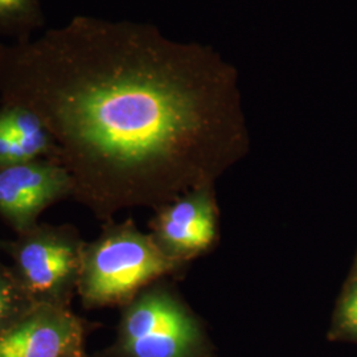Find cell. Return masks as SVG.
<instances>
[{
	"instance_id": "obj_6",
	"label": "cell",
	"mask_w": 357,
	"mask_h": 357,
	"mask_svg": "<svg viewBox=\"0 0 357 357\" xmlns=\"http://www.w3.org/2000/svg\"><path fill=\"white\" fill-rule=\"evenodd\" d=\"M79 342L76 321L61 311L43 310L0 333V357H69Z\"/></svg>"
},
{
	"instance_id": "obj_3",
	"label": "cell",
	"mask_w": 357,
	"mask_h": 357,
	"mask_svg": "<svg viewBox=\"0 0 357 357\" xmlns=\"http://www.w3.org/2000/svg\"><path fill=\"white\" fill-rule=\"evenodd\" d=\"M202 340L191 312L160 290L139 298L122 324V349L128 357H195Z\"/></svg>"
},
{
	"instance_id": "obj_2",
	"label": "cell",
	"mask_w": 357,
	"mask_h": 357,
	"mask_svg": "<svg viewBox=\"0 0 357 357\" xmlns=\"http://www.w3.org/2000/svg\"><path fill=\"white\" fill-rule=\"evenodd\" d=\"M181 266L153 240L131 228L115 230L86 258L82 294L96 305L126 301L141 287Z\"/></svg>"
},
{
	"instance_id": "obj_7",
	"label": "cell",
	"mask_w": 357,
	"mask_h": 357,
	"mask_svg": "<svg viewBox=\"0 0 357 357\" xmlns=\"http://www.w3.org/2000/svg\"><path fill=\"white\" fill-rule=\"evenodd\" d=\"M19 266L32 291L47 293L60 286L75 270L76 250L61 241H32L20 250Z\"/></svg>"
},
{
	"instance_id": "obj_5",
	"label": "cell",
	"mask_w": 357,
	"mask_h": 357,
	"mask_svg": "<svg viewBox=\"0 0 357 357\" xmlns=\"http://www.w3.org/2000/svg\"><path fill=\"white\" fill-rule=\"evenodd\" d=\"M63 168L38 163L3 167L0 171V211L20 227L66 190Z\"/></svg>"
},
{
	"instance_id": "obj_11",
	"label": "cell",
	"mask_w": 357,
	"mask_h": 357,
	"mask_svg": "<svg viewBox=\"0 0 357 357\" xmlns=\"http://www.w3.org/2000/svg\"><path fill=\"white\" fill-rule=\"evenodd\" d=\"M33 0H0V20L20 19L31 13Z\"/></svg>"
},
{
	"instance_id": "obj_9",
	"label": "cell",
	"mask_w": 357,
	"mask_h": 357,
	"mask_svg": "<svg viewBox=\"0 0 357 357\" xmlns=\"http://www.w3.org/2000/svg\"><path fill=\"white\" fill-rule=\"evenodd\" d=\"M337 330L348 336L357 337V281L351 286L340 303Z\"/></svg>"
},
{
	"instance_id": "obj_13",
	"label": "cell",
	"mask_w": 357,
	"mask_h": 357,
	"mask_svg": "<svg viewBox=\"0 0 357 357\" xmlns=\"http://www.w3.org/2000/svg\"><path fill=\"white\" fill-rule=\"evenodd\" d=\"M77 352H78V351H76V352H75V354H72V355H70V356H69V357H78V356H77Z\"/></svg>"
},
{
	"instance_id": "obj_1",
	"label": "cell",
	"mask_w": 357,
	"mask_h": 357,
	"mask_svg": "<svg viewBox=\"0 0 357 357\" xmlns=\"http://www.w3.org/2000/svg\"><path fill=\"white\" fill-rule=\"evenodd\" d=\"M209 63L153 31L82 17L0 45V89L118 200H168L212 187L245 149L234 88Z\"/></svg>"
},
{
	"instance_id": "obj_12",
	"label": "cell",
	"mask_w": 357,
	"mask_h": 357,
	"mask_svg": "<svg viewBox=\"0 0 357 357\" xmlns=\"http://www.w3.org/2000/svg\"><path fill=\"white\" fill-rule=\"evenodd\" d=\"M13 287L0 278V323L7 318L13 306Z\"/></svg>"
},
{
	"instance_id": "obj_8",
	"label": "cell",
	"mask_w": 357,
	"mask_h": 357,
	"mask_svg": "<svg viewBox=\"0 0 357 357\" xmlns=\"http://www.w3.org/2000/svg\"><path fill=\"white\" fill-rule=\"evenodd\" d=\"M0 123L17 143L26 162L47 151L50 146L48 128L32 110L15 105L0 113Z\"/></svg>"
},
{
	"instance_id": "obj_10",
	"label": "cell",
	"mask_w": 357,
	"mask_h": 357,
	"mask_svg": "<svg viewBox=\"0 0 357 357\" xmlns=\"http://www.w3.org/2000/svg\"><path fill=\"white\" fill-rule=\"evenodd\" d=\"M22 163H28L24 155L10 132L0 123V166L10 167Z\"/></svg>"
},
{
	"instance_id": "obj_4",
	"label": "cell",
	"mask_w": 357,
	"mask_h": 357,
	"mask_svg": "<svg viewBox=\"0 0 357 357\" xmlns=\"http://www.w3.org/2000/svg\"><path fill=\"white\" fill-rule=\"evenodd\" d=\"M153 240L169 258L184 264L204 253L217 237V206L212 187L188 192L158 216Z\"/></svg>"
}]
</instances>
